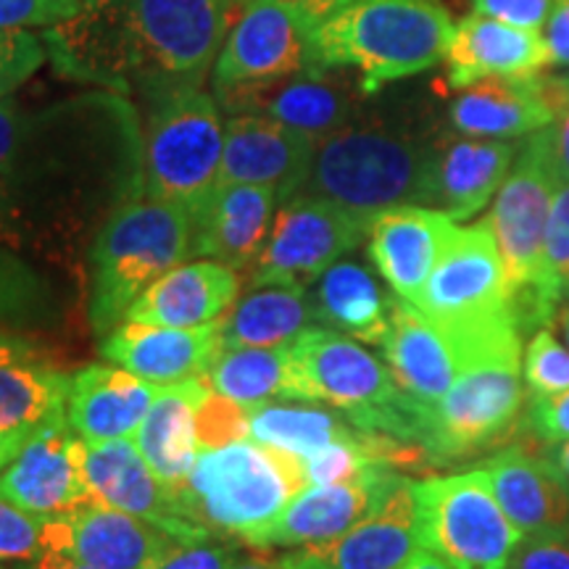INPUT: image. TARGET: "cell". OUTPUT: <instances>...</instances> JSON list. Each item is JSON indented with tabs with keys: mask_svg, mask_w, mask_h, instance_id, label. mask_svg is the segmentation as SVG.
Returning <instances> with one entry per match:
<instances>
[{
	"mask_svg": "<svg viewBox=\"0 0 569 569\" xmlns=\"http://www.w3.org/2000/svg\"><path fill=\"white\" fill-rule=\"evenodd\" d=\"M517 330L515 319H507L478 332H451L422 315L415 303L393 296L390 330L380 348L396 386L430 409L451 390L475 356Z\"/></svg>",
	"mask_w": 569,
	"mask_h": 569,
	"instance_id": "obj_12",
	"label": "cell"
},
{
	"mask_svg": "<svg viewBox=\"0 0 569 569\" xmlns=\"http://www.w3.org/2000/svg\"><path fill=\"white\" fill-rule=\"evenodd\" d=\"M478 469L519 536L569 538V486L546 453L503 446Z\"/></svg>",
	"mask_w": 569,
	"mask_h": 569,
	"instance_id": "obj_23",
	"label": "cell"
},
{
	"mask_svg": "<svg viewBox=\"0 0 569 569\" xmlns=\"http://www.w3.org/2000/svg\"><path fill=\"white\" fill-rule=\"evenodd\" d=\"M82 467L90 493L98 503L146 519L177 540L213 538L211 532L180 515L172 490L156 478L132 438L84 443Z\"/></svg>",
	"mask_w": 569,
	"mask_h": 569,
	"instance_id": "obj_18",
	"label": "cell"
},
{
	"mask_svg": "<svg viewBox=\"0 0 569 569\" xmlns=\"http://www.w3.org/2000/svg\"><path fill=\"white\" fill-rule=\"evenodd\" d=\"M398 569H453L443 557L430 549H417Z\"/></svg>",
	"mask_w": 569,
	"mask_h": 569,
	"instance_id": "obj_53",
	"label": "cell"
},
{
	"mask_svg": "<svg viewBox=\"0 0 569 569\" xmlns=\"http://www.w3.org/2000/svg\"><path fill=\"white\" fill-rule=\"evenodd\" d=\"M415 507L422 549L453 569H509L522 543L478 467L415 482Z\"/></svg>",
	"mask_w": 569,
	"mask_h": 569,
	"instance_id": "obj_10",
	"label": "cell"
},
{
	"mask_svg": "<svg viewBox=\"0 0 569 569\" xmlns=\"http://www.w3.org/2000/svg\"><path fill=\"white\" fill-rule=\"evenodd\" d=\"M59 322L53 284L30 259L0 243V330H34Z\"/></svg>",
	"mask_w": 569,
	"mask_h": 569,
	"instance_id": "obj_38",
	"label": "cell"
},
{
	"mask_svg": "<svg viewBox=\"0 0 569 569\" xmlns=\"http://www.w3.org/2000/svg\"><path fill=\"white\" fill-rule=\"evenodd\" d=\"M290 353L306 401L330 403L359 430L415 443L419 403L359 340L330 327H309L290 343Z\"/></svg>",
	"mask_w": 569,
	"mask_h": 569,
	"instance_id": "obj_9",
	"label": "cell"
},
{
	"mask_svg": "<svg viewBox=\"0 0 569 569\" xmlns=\"http://www.w3.org/2000/svg\"><path fill=\"white\" fill-rule=\"evenodd\" d=\"M457 230L448 213L430 206H393L369 224V259L398 298L417 303Z\"/></svg>",
	"mask_w": 569,
	"mask_h": 569,
	"instance_id": "obj_22",
	"label": "cell"
},
{
	"mask_svg": "<svg viewBox=\"0 0 569 569\" xmlns=\"http://www.w3.org/2000/svg\"><path fill=\"white\" fill-rule=\"evenodd\" d=\"M219 351V322L203 327H163L124 319L101 343L111 365L130 369L153 386L167 388L203 377Z\"/></svg>",
	"mask_w": 569,
	"mask_h": 569,
	"instance_id": "obj_26",
	"label": "cell"
},
{
	"mask_svg": "<svg viewBox=\"0 0 569 569\" xmlns=\"http://www.w3.org/2000/svg\"><path fill=\"white\" fill-rule=\"evenodd\" d=\"M519 146L490 138H440L427 206L467 222L486 209L515 167Z\"/></svg>",
	"mask_w": 569,
	"mask_h": 569,
	"instance_id": "obj_27",
	"label": "cell"
},
{
	"mask_svg": "<svg viewBox=\"0 0 569 569\" xmlns=\"http://www.w3.org/2000/svg\"><path fill=\"white\" fill-rule=\"evenodd\" d=\"M522 380L532 398L569 390V348L559 343L551 327H540L525 346Z\"/></svg>",
	"mask_w": 569,
	"mask_h": 569,
	"instance_id": "obj_40",
	"label": "cell"
},
{
	"mask_svg": "<svg viewBox=\"0 0 569 569\" xmlns=\"http://www.w3.org/2000/svg\"><path fill=\"white\" fill-rule=\"evenodd\" d=\"M509 569H569V538H522Z\"/></svg>",
	"mask_w": 569,
	"mask_h": 569,
	"instance_id": "obj_48",
	"label": "cell"
},
{
	"mask_svg": "<svg viewBox=\"0 0 569 569\" xmlns=\"http://www.w3.org/2000/svg\"><path fill=\"white\" fill-rule=\"evenodd\" d=\"M230 569H280L274 559H261V557H246V559H234V565Z\"/></svg>",
	"mask_w": 569,
	"mask_h": 569,
	"instance_id": "obj_57",
	"label": "cell"
},
{
	"mask_svg": "<svg viewBox=\"0 0 569 569\" xmlns=\"http://www.w3.org/2000/svg\"><path fill=\"white\" fill-rule=\"evenodd\" d=\"M88 3H98V0H84V6H88Z\"/></svg>",
	"mask_w": 569,
	"mask_h": 569,
	"instance_id": "obj_58",
	"label": "cell"
},
{
	"mask_svg": "<svg viewBox=\"0 0 569 569\" xmlns=\"http://www.w3.org/2000/svg\"><path fill=\"white\" fill-rule=\"evenodd\" d=\"M453 30L440 0H353L319 24L317 53L325 71H359V90L372 96L446 61Z\"/></svg>",
	"mask_w": 569,
	"mask_h": 569,
	"instance_id": "obj_4",
	"label": "cell"
},
{
	"mask_svg": "<svg viewBox=\"0 0 569 569\" xmlns=\"http://www.w3.org/2000/svg\"><path fill=\"white\" fill-rule=\"evenodd\" d=\"M303 488L301 459L248 438L201 451L188 478L169 490L188 522L213 538H240L248 543Z\"/></svg>",
	"mask_w": 569,
	"mask_h": 569,
	"instance_id": "obj_5",
	"label": "cell"
},
{
	"mask_svg": "<svg viewBox=\"0 0 569 569\" xmlns=\"http://www.w3.org/2000/svg\"><path fill=\"white\" fill-rule=\"evenodd\" d=\"M557 184L559 177L551 161L549 127H543L528 134L519 146L515 167L488 213L507 269L511 298L528 293L538 284L546 224H549Z\"/></svg>",
	"mask_w": 569,
	"mask_h": 569,
	"instance_id": "obj_14",
	"label": "cell"
},
{
	"mask_svg": "<svg viewBox=\"0 0 569 569\" xmlns=\"http://www.w3.org/2000/svg\"><path fill=\"white\" fill-rule=\"evenodd\" d=\"M82 9L84 0H0V30L56 27Z\"/></svg>",
	"mask_w": 569,
	"mask_h": 569,
	"instance_id": "obj_43",
	"label": "cell"
},
{
	"mask_svg": "<svg viewBox=\"0 0 569 569\" xmlns=\"http://www.w3.org/2000/svg\"><path fill=\"white\" fill-rule=\"evenodd\" d=\"M369 224V219L322 198H290L277 206L272 232L248 284L311 288L327 267L359 248Z\"/></svg>",
	"mask_w": 569,
	"mask_h": 569,
	"instance_id": "obj_15",
	"label": "cell"
},
{
	"mask_svg": "<svg viewBox=\"0 0 569 569\" xmlns=\"http://www.w3.org/2000/svg\"><path fill=\"white\" fill-rule=\"evenodd\" d=\"M319 24L288 0H248L211 69L213 90L288 74H325L317 53Z\"/></svg>",
	"mask_w": 569,
	"mask_h": 569,
	"instance_id": "obj_13",
	"label": "cell"
},
{
	"mask_svg": "<svg viewBox=\"0 0 569 569\" xmlns=\"http://www.w3.org/2000/svg\"><path fill=\"white\" fill-rule=\"evenodd\" d=\"M42 553H46V519L0 496V565L3 561L34 565Z\"/></svg>",
	"mask_w": 569,
	"mask_h": 569,
	"instance_id": "obj_41",
	"label": "cell"
},
{
	"mask_svg": "<svg viewBox=\"0 0 569 569\" xmlns=\"http://www.w3.org/2000/svg\"><path fill=\"white\" fill-rule=\"evenodd\" d=\"M525 338L475 356L436 407H422L417 446L432 465L501 451L525 427Z\"/></svg>",
	"mask_w": 569,
	"mask_h": 569,
	"instance_id": "obj_7",
	"label": "cell"
},
{
	"mask_svg": "<svg viewBox=\"0 0 569 569\" xmlns=\"http://www.w3.org/2000/svg\"><path fill=\"white\" fill-rule=\"evenodd\" d=\"M546 457H549L551 465L557 467V472L567 480L569 486V438L561 440L557 446H549V453H546Z\"/></svg>",
	"mask_w": 569,
	"mask_h": 569,
	"instance_id": "obj_54",
	"label": "cell"
},
{
	"mask_svg": "<svg viewBox=\"0 0 569 569\" xmlns=\"http://www.w3.org/2000/svg\"><path fill=\"white\" fill-rule=\"evenodd\" d=\"M32 567L34 569H96V567L84 565V561L69 557V553H61V551H46Z\"/></svg>",
	"mask_w": 569,
	"mask_h": 569,
	"instance_id": "obj_52",
	"label": "cell"
},
{
	"mask_svg": "<svg viewBox=\"0 0 569 569\" xmlns=\"http://www.w3.org/2000/svg\"><path fill=\"white\" fill-rule=\"evenodd\" d=\"M359 432V427L348 417H340L338 409L319 407V401L306 398H284L251 409V440L298 459Z\"/></svg>",
	"mask_w": 569,
	"mask_h": 569,
	"instance_id": "obj_36",
	"label": "cell"
},
{
	"mask_svg": "<svg viewBox=\"0 0 569 569\" xmlns=\"http://www.w3.org/2000/svg\"><path fill=\"white\" fill-rule=\"evenodd\" d=\"M46 61V46L30 30H0V101L21 88Z\"/></svg>",
	"mask_w": 569,
	"mask_h": 569,
	"instance_id": "obj_42",
	"label": "cell"
},
{
	"mask_svg": "<svg viewBox=\"0 0 569 569\" xmlns=\"http://www.w3.org/2000/svg\"><path fill=\"white\" fill-rule=\"evenodd\" d=\"M448 119L467 138L515 140L553 124L543 77H488L459 90L448 106Z\"/></svg>",
	"mask_w": 569,
	"mask_h": 569,
	"instance_id": "obj_29",
	"label": "cell"
},
{
	"mask_svg": "<svg viewBox=\"0 0 569 569\" xmlns=\"http://www.w3.org/2000/svg\"><path fill=\"white\" fill-rule=\"evenodd\" d=\"M543 90L553 109V124L549 127L551 161L559 182H569V74L543 77Z\"/></svg>",
	"mask_w": 569,
	"mask_h": 569,
	"instance_id": "obj_46",
	"label": "cell"
},
{
	"mask_svg": "<svg viewBox=\"0 0 569 569\" xmlns=\"http://www.w3.org/2000/svg\"><path fill=\"white\" fill-rule=\"evenodd\" d=\"M551 330L557 332V336L565 340L567 348H569V296L559 303L557 315H553V319H551Z\"/></svg>",
	"mask_w": 569,
	"mask_h": 569,
	"instance_id": "obj_56",
	"label": "cell"
},
{
	"mask_svg": "<svg viewBox=\"0 0 569 569\" xmlns=\"http://www.w3.org/2000/svg\"><path fill=\"white\" fill-rule=\"evenodd\" d=\"M538 443L546 448L557 446L569 438V390L553 396L530 398L525 409V427Z\"/></svg>",
	"mask_w": 569,
	"mask_h": 569,
	"instance_id": "obj_45",
	"label": "cell"
},
{
	"mask_svg": "<svg viewBox=\"0 0 569 569\" xmlns=\"http://www.w3.org/2000/svg\"><path fill=\"white\" fill-rule=\"evenodd\" d=\"M446 67L448 84L465 90L488 77L538 74L549 67V51L540 30H525L472 11L453 30Z\"/></svg>",
	"mask_w": 569,
	"mask_h": 569,
	"instance_id": "obj_28",
	"label": "cell"
},
{
	"mask_svg": "<svg viewBox=\"0 0 569 569\" xmlns=\"http://www.w3.org/2000/svg\"><path fill=\"white\" fill-rule=\"evenodd\" d=\"M419 543L415 480H403L380 511L343 536L277 557L280 569H398Z\"/></svg>",
	"mask_w": 569,
	"mask_h": 569,
	"instance_id": "obj_20",
	"label": "cell"
},
{
	"mask_svg": "<svg viewBox=\"0 0 569 569\" xmlns=\"http://www.w3.org/2000/svg\"><path fill=\"white\" fill-rule=\"evenodd\" d=\"M203 377L159 388L151 409L134 432V446L146 457L156 478L169 488L182 482L198 459L196 407L206 393Z\"/></svg>",
	"mask_w": 569,
	"mask_h": 569,
	"instance_id": "obj_33",
	"label": "cell"
},
{
	"mask_svg": "<svg viewBox=\"0 0 569 569\" xmlns=\"http://www.w3.org/2000/svg\"><path fill=\"white\" fill-rule=\"evenodd\" d=\"M407 480L398 467L380 465L351 482L303 488L282 515L248 540L251 549H301L343 536L382 509Z\"/></svg>",
	"mask_w": 569,
	"mask_h": 569,
	"instance_id": "obj_17",
	"label": "cell"
},
{
	"mask_svg": "<svg viewBox=\"0 0 569 569\" xmlns=\"http://www.w3.org/2000/svg\"><path fill=\"white\" fill-rule=\"evenodd\" d=\"M0 569H6V567H0Z\"/></svg>",
	"mask_w": 569,
	"mask_h": 569,
	"instance_id": "obj_59",
	"label": "cell"
},
{
	"mask_svg": "<svg viewBox=\"0 0 569 569\" xmlns=\"http://www.w3.org/2000/svg\"><path fill=\"white\" fill-rule=\"evenodd\" d=\"M82 457L84 440L63 411L21 443L17 457L0 472V496L40 519L71 515L96 503L84 480Z\"/></svg>",
	"mask_w": 569,
	"mask_h": 569,
	"instance_id": "obj_16",
	"label": "cell"
},
{
	"mask_svg": "<svg viewBox=\"0 0 569 569\" xmlns=\"http://www.w3.org/2000/svg\"><path fill=\"white\" fill-rule=\"evenodd\" d=\"M203 380L248 409L284 398H306L290 346L219 348Z\"/></svg>",
	"mask_w": 569,
	"mask_h": 569,
	"instance_id": "obj_35",
	"label": "cell"
},
{
	"mask_svg": "<svg viewBox=\"0 0 569 569\" xmlns=\"http://www.w3.org/2000/svg\"><path fill=\"white\" fill-rule=\"evenodd\" d=\"M436 151L422 132L351 119L317 142L293 198H322L369 222L393 206H427Z\"/></svg>",
	"mask_w": 569,
	"mask_h": 569,
	"instance_id": "obj_3",
	"label": "cell"
},
{
	"mask_svg": "<svg viewBox=\"0 0 569 569\" xmlns=\"http://www.w3.org/2000/svg\"><path fill=\"white\" fill-rule=\"evenodd\" d=\"M315 317L322 327L343 332L359 343L382 346L390 330L393 296L382 293L365 264L340 259L309 288Z\"/></svg>",
	"mask_w": 569,
	"mask_h": 569,
	"instance_id": "obj_32",
	"label": "cell"
},
{
	"mask_svg": "<svg viewBox=\"0 0 569 569\" xmlns=\"http://www.w3.org/2000/svg\"><path fill=\"white\" fill-rule=\"evenodd\" d=\"M230 3H232V6H234V3H243V6H246L248 0H230ZM288 3L301 6V9L309 11L315 19L325 21V19H330L332 13H338L340 9H346L348 3H353V0H288Z\"/></svg>",
	"mask_w": 569,
	"mask_h": 569,
	"instance_id": "obj_51",
	"label": "cell"
},
{
	"mask_svg": "<svg viewBox=\"0 0 569 569\" xmlns=\"http://www.w3.org/2000/svg\"><path fill=\"white\" fill-rule=\"evenodd\" d=\"M557 0H472L475 13L525 27V30H543Z\"/></svg>",
	"mask_w": 569,
	"mask_h": 569,
	"instance_id": "obj_47",
	"label": "cell"
},
{
	"mask_svg": "<svg viewBox=\"0 0 569 569\" xmlns=\"http://www.w3.org/2000/svg\"><path fill=\"white\" fill-rule=\"evenodd\" d=\"M315 138L253 113H238L224 124V153L219 182L272 188L280 203L301 188L317 148Z\"/></svg>",
	"mask_w": 569,
	"mask_h": 569,
	"instance_id": "obj_25",
	"label": "cell"
},
{
	"mask_svg": "<svg viewBox=\"0 0 569 569\" xmlns=\"http://www.w3.org/2000/svg\"><path fill=\"white\" fill-rule=\"evenodd\" d=\"M177 538L106 503L46 519V551H61L96 569H148Z\"/></svg>",
	"mask_w": 569,
	"mask_h": 569,
	"instance_id": "obj_21",
	"label": "cell"
},
{
	"mask_svg": "<svg viewBox=\"0 0 569 569\" xmlns=\"http://www.w3.org/2000/svg\"><path fill=\"white\" fill-rule=\"evenodd\" d=\"M213 98L219 109L230 117H238V113L267 117L315 140L327 138L356 119L351 90L343 82L332 80L330 71L232 84V88L213 90Z\"/></svg>",
	"mask_w": 569,
	"mask_h": 569,
	"instance_id": "obj_19",
	"label": "cell"
},
{
	"mask_svg": "<svg viewBox=\"0 0 569 569\" xmlns=\"http://www.w3.org/2000/svg\"><path fill=\"white\" fill-rule=\"evenodd\" d=\"M230 0H98L48 27L61 71L127 96L201 88L230 27Z\"/></svg>",
	"mask_w": 569,
	"mask_h": 569,
	"instance_id": "obj_2",
	"label": "cell"
},
{
	"mask_svg": "<svg viewBox=\"0 0 569 569\" xmlns=\"http://www.w3.org/2000/svg\"><path fill=\"white\" fill-rule=\"evenodd\" d=\"M317 325L309 288L301 284H248L219 319V348L290 346Z\"/></svg>",
	"mask_w": 569,
	"mask_h": 569,
	"instance_id": "obj_34",
	"label": "cell"
},
{
	"mask_svg": "<svg viewBox=\"0 0 569 569\" xmlns=\"http://www.w3.org/2000/svg\"><path fill=\"white\" fill-rule=\"evenodd\" d=\"M142 196V124L122 92L42 109L0 101V243L24 259L88 264L103 224Z\"/></svg>",
	"mask_w": 569,
	"mask_h": 569,
	"instance_id": "obj_1",
	"label": "cell"
},
{
	"mask_svg": "<svg viewBox=\"0 0 569 569\" xmlns=\"http://www.w3.org/2000/svg\"><path fill=\"white\" fill-rule=\"evenodd\" d=\"M451 332H478L511 315V296L488 217L459 227L415 303Z\"/></svg>",
	"mask_w": 569,
	"mask_h": 569,
	"instance_id": "obj_11",
	"label": "cell"
},
{
	"mask_svg": "<svg viewBox=\"0 0 569 569\" xmlns=\"http://www.w3.org/2000/svg\"><path fill=\"white\" fill-rule=\"evenodd\" d=\"M240 296L238 269L201 259L177 264L130 306L124 319L163 327L219 322Z\"/></svg>",
	"mask_w": 569,
	"mask_h": 569,
	"instance_id": "obj_30",
	"label": "cell"
},
{
	"mask_svg": "<svg viewBox=\"0 0 569 569\" xmlns=\"http://www.w3.org/2000/svg\"><path fill=\"white\" fill-rule=\"evenodd\" d=\"M27 438H30V436H27ZM27 438L24 436H9V432H0V472L9 467V461L13 457H17V451Z\"/></svg>",
	"mask_w": 569,
	"mask_h": 569,
	"instance_id": "obj_55",
	"label": "cell"
},
{
	"mask_svg": "<svg viewBox=\"0 0 569 569\" xmlns=\"http://www.w3.org/2000/svg\"><path fill=\"white\" fill-rule=\"evenodd\" d=\"M71 375L42 361L0 365V432L32 436L48 419L67 411Z\"/></svg>",
	"mask_w": 569,
	"mask_h": 569,
	"instance_id": "obj_37",
	"label": "cell"
},
{
	"mask_svg": "<svg viewBox=\"0 0 569 569\" xmlns=\"http://www.w3.org/2000/svg\"><path fill=\"white\" fill-rule=\"evenodd\" d=\"M42 351L32 338L19 330H0V365L11 361H40Z\"/></svg>",
	"mask_w": 569,
	"mask_h": 569,
	"instance_id": "obj_50",
	"label": "cell"
},
{
	"mask_svg": "<svg viewBox=\"0 0 569 569\" xmlns=\"http://www.w3.org/2000/svg\"><path fill=\"white\" fill-rule=\"evenodd\" d=\"M546 51H549V67L569 69V0H557L546 21Z\"/></svg>",
	"mask_w": 569,
	"mask_h": 569,
	"instance_id": "obj_49",
	"label": "cell"
},
{
	"mask_svg": "<svg viewBox=\"0 0 569 569\" xmlns=\"http://www.w3.org/2000/svg\"><path fill=\"white\" fill-rule=\"evenodd\" d=\"M159 386L124 367L92 365L71 375L67 419L84 443L134 438Z\"/></svg>",
	"mask_w": 569,
	"mask_h": 569,
	"instance_id": "obj_31",
	"label": "cell"
},
{
	"mask_svg": "<svg viewBox=\"0 0 569 569\" xmlns=\"http://www.w3.org/2000/svg\"><path fill=\"white\" fill-rule=\"evenodd\" d=\"M142 196L196 211L222 172L224 127L217 98L198 84L146 92Z\"/></svg>",
	"mask_w": 569,
	"mask_h": 569,
	"instance_id": "obj_8",
	"label": "cell"
},
{
	"mask_svg": "<svg viewBox=\"0 0 569 569\" xmlns=\"http://www.w3.org/2000/svg\"><path fill=\"white\" fill-rule=\"evenodd\" d=\"M238 559L232 546L219 538L177 540V543L156 559L148 569H230Z\"/></svg>",
	"mask_w": 569,
	"mask_h": 569,
	"instance_id": "obj_44",
	"label": "cell"
},
{
	"mask_svg": "<svg viewBox=\"0 0 569 569\" xmlns=\"http://www.w3.org/2000/svg\"><path fill=\"white\" fill-rule=\"evenodd\" d=\"M280 198L272 188L246 182H217L193 211L190 256L232 269H251L272 232Z\"/></svg>",
	"mask_w": 569,
	"mask_h": 569,
	"instance_id": "obj_24",
	"label": "cell"
},
{
	"mask_svg": "<svg viewBox=\"0 0 569 569\" xmlns=\"http://www.w3.org/2000/svg\"><path fill=\"white\" fill-rule=\"evenodd\" d=\"M251 438V409L219 390L206 388L196 407L198 453Z\"/></svg>",
	"mask_w": 569,
	"mask_h": 569,
	"instance_id": "obj_39",
	"label": "cell"
},
{
	"mask_svg": "<svg viewBox=\"0 0 569 569\" xmlns=\"http://www.w3.org/2000/svg\"><path fill=\"white\" fill-rule=\"evenodd\" d=\"M193 240V211L169 201L134 198L122 206L88 253L90 325L106 338L151 284L182 264Z\"/></svg>",
	"mask_w": 569,
	"mask_h": 569,
	"instance_id": "obj_6",
	"label": "cell"
},
{
	"mask_svg": "<svg viewBox=\"0 0 569 569\" xmlns=\"http://www.w3.org/2000/svg\"><path fill=\"white\" fill-rule=\"evenodd\" d=\"M567 296H569V293H567Z\"/></svg>",
	"mask_w": 569,
	"mask_h": 569,
	"instance_id": "obj_60",
	"label": "cell"
}]
</instances>
